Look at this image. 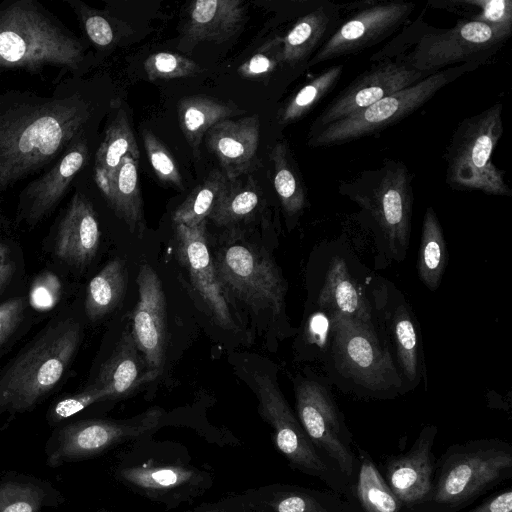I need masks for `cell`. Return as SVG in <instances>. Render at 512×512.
<instances>
[{
    "label": "cell",
    "mask_w": 512,
    "mask_h": 512,
    "mask_svg": "<svg viewBox=\"0 0 512 512\" xmlns=\"http://www.w3.org/2000/svg\"><path fill=\"white\" fill-rule=\"evenodd\" d=\"M97 102L86 81L70 76L50 94L0 92V201L18 182L51 167L90 136Z\"/></svg>",
    "instance_id": "6da1fadb"
},
{
    "label": "cell",
    "mask_w": 512,
    "mask_h": 512,
    "mask_svg": "<svg viewBox=\"0 0 512 512\" xmlns=\"http://www.w3.org/2000/svg\"><path fill=\"white\" fill-rule=\"evenodd\" d=\"M86 41L37 0L0 3V70L40 74L57 67L80 77L90 64Z\"/></svg>",
    "instance_id": "7a4b0ae2"
},
{
    "label": "cell",
    "mask_w": 512,
    "mask_h": 512,
    "mask_svg": "<svg viewBox=\"0 0 512 512\" xmlns=\"http://www.w3.org/2000/svg\"><path fill=\"white\" fill-rule=\"evenodd\" d=\"M511 34L512 30L506 28L464 19L451 28H435L425 23L421 14L406 23L370 61L393 59L428 76L456 65L485 63Z\"/></svg>",
    "instance_id": "3957f363"
},
{
    "label": "cell",
    "mask_w": 512,
    "mask_h": 512,
    "mask_svg": "<svg viewBox=\"0 0 512 512\" xmlns=\"http://www.w3.org/2000/svg\"><path fill=\"white\" fill-rule=\"evenodd\" d=\"M80 323L55 319L0 373V415L32 409L60 382L77 353Z\"/></svg>",
    "instance_id": "277c9868"
},
{
    "label": "cell",
    "mask_w": 512,
    "mask_h": 512,
    "mask_svg": "<svg viewBox=\"0 0 512 512\" xmlns=\"http://www.w3.org/2000/svg\"><path fill=\"white\" fill-rule=\"evenodd\" d=\"M512 478V446L499 438L452 444L436 459L422 512H460Z\"/></svg>",
    "instance_id": "5b68a950"
},
{
    "label": "cell",
    "mask_w": 512,
    "mask_h": 512,
    "mask_svg": "<svg viewBox=\"0 0 512 512\" xmlns=\"http://www.w3.org/2000/svg\"><path fill=\"white\" fill-rule=\"evenodd\" d=\"M327 369L342 389L359 397L392 399L407 393L381 330L333 316Z\"/></svg>",
    "instance_id": "8992f818"
},
{
    "label": "cell",
    "mask_w": 512,
    "mask_h": 512,
    "mask_svg": "<svg viewBox=\"0 0 512 512\" xmlns=\"http://www.w3.org/2000/svg\"><path fill=\"white\" fill-rule=\"evenodd\" d=\"M368 214L382 253L389 261L405 259L412 218V175L401 161L385 159L378 169L362 172L339 187Z\"/></svg>",
    "instance_id": "52a82bcc"
},
{
    "label": "cell",
    "mask_w": 512,
    "mask_h": 512,
    "mask_svg": "<svg viewBox=\"0 0 512 512\" xmlns=\"http://www.w3.org/2000/svg\"><path fill=\"white\" fill-rule=\"evenodd\" d=\"M500 102L463 119L446 151V183L453 190L511 196L512 191L491 156L503 134Z\"/></svg>",
    "instance_id": "ba28073f"
},
{
    "label": "cell",
    "mask_w": 512,
    "mask_h": 512,
    "mask_svg": "<svg viewBox=\"0 0 512 512\" xmlns=\"http://www.w3.org/2000/svg\"><path fill=\"white\" fill-rule=\"evenodd\" d=\"M481 65V63H467L433 73L309 135L308 145L330 147L377 133L406 118L433 98L443 87Z\"/></svg>",
    "instance_id": "9c48e42d"
},
{
    "label": "cell",
    "mask_w": 512,
    "mask_h": 512,
    "mask_svg": "<svg viewBox=\"0 0 512 512\" xmlns=\"http://www.w3.org/2000/svg\"><path fill=\"white\" fill-rule=\"evenodd\" d=\"M252 379L259 414L271 426L277 450L293 469L319 479L346 500L350 492L349 483L310 441L276 380L267 373L259 372L254 373Z\"/></svg>",
    "instance_id": "30bf717a"
},
{
    "label": "cell",
    "mask_w": 512,
    "mask_h": 512,
    "mask_svg": "<svg viewBox=\"0 0 512 512\" xmlns=\"http://www.w3.org/2000/svg\"><path fill=\"white\" fill-rule=\"evenodd\" d=\"M294 391L297 418L308 438L351 485L358 457L352 433L330 389L316 379L300 377Z\"/></svg>",
    "instance_id": "8fae6325"
},
{
    "label": "cell",
    "mask_w": 512,
    "mask_h": 512,
    "mask_svg": "<svg viewBox=\"0 0 512 512\" xmlns=\"http://www.w3.org/2000/svg\"><path fill=\"white\" fill-rule=\"evenodd\" d=\"M213 261L223 291L252 308L269 309L275 316L284 312L286 283L268 256L235 243L223 247Z\"/></svg>",
    "instance_id": "7c38bea8"
},
{
    "label": "cell",
    "mask_w": 512,
    "mask_h": 512,
    "mask_svg": "<svg viewBox=\"0 0 512 512\" xmlns=\"http://www.w3.org/2000/svg\"><path fill=\"white\" fill-rule=\"evenodd\" d=\"M371 297L381 331L407 392L426 379L423 342L417 318L401 291L382 277H373Z\"/></svg>",
    "instance_id": "4fadbf2b"
},
{
    "label": "cell",
    "mask_w": 512,
    "mask_h": 512,
    "mask_svg": "<svg viewBox=\"0 0 512 512\" xmlns=\"http://www.w3.org/2000/svg\"><path fill=\"white\" fill-rule=\"evenodd\" d=\"M163 410L150 408L127 420L87 419L54 431L45 446L46 463L52 468L95 457L115 445L141 436L157 426Z\"/></svg>",
    "instance_id": "5bb4252c"
},
{
    "label": "cell",
    "mask_w": 512,
    "mask_h": 512,
    "mask_svg": "<svg viewBox=\"0 0 512 512\" xmlns=\"http://www.w3.org/2000/svg\"><path fill=\"white\" fill-rule=\"evenodd\" d=\"M415 6V3L406 1L371 2L344 19L308 66L357 54L380 43L408 23Z\"/></svg>",
    "instance_id": "9a60e30c"
},
{
    "label": "cell",
    "mask_w": 512,
    "mask_h": 512,
    "mask_svg": "<svg viewBox=\"0 0 512 512\" xmlns=\"http://www.w3.org/2000/svg\"><path fill=\"white\" fill-rule=\"evenodd\" d=\"M425 77L426 74L393 59L373 62L324 107L311 124L308 136Z\"/></svg>",
    "instance_id": "2e32d148"
},
{
    "label": "cell",
    "mask_w": 512,
    "mask_h": 512,
    "mask_svg": "<svg viewBox=\"0 0 512 512\" xmlns=\"http://www.w3.org/2000/svg\"><path fill=\"white\" fill-rule=\"evenodd\" d=\"M372 276L361 279L344 253L331 252L324 261L315 305L331 314L354 319L381 330L371 297Z\"/></svg>",
    "instance_id": "e0dca14e"
},
{
    "label": "cell",
    "mask_w": 512,
    "mask_h": 512,
    "mask_svg": "<svg viewBox=\"0 0 512 512\" xmlns=\"http://www.w3.org/2000/svg\"><path fill=\"white\" fill-rule=\"evenodd\" d=\"M437 434L436 425L423 426L406 452L389 456L384 464L382 475L387 484L413 512L423 511L432 491Z\"/></svg>",
    "instance_id": "ac0fdd59"
},
{
    "label": "cell",
    "mask_w": 512,
    "mask_h": 512,
    "mask_svg": "<svg viewBox=\"0 0 512 512\" xmlns=\"http://www.w3.org/2000/svg\"><path fill=\"white\" fill-rule=\"evenodd\" d=\"M138 302L132 314V335L154 379L164 367L167 340V306L162 283L153 268L144 263L136 279Z\"/></svg>",
    "instance_id": "d6986e66"
},
{
    "label": "cell",
    "mask_w": 512,
    "mask_h": 512,
    "mask_svg": "<svg viewBox=\"0 0 512 512\" xmlns=\"http://www.w3.org/2000/svg\"><path fill=\"white\" fill-rule=\"evenodd\" d=\"M90 144L89 136L80 139L21 190L17 206L20 221L34 226L58 206L76 177L87 166L91 155Z\"/></svg>",
    "instance_id": "ffe728a7"
},
{
    "label": "cell",
    "mask_w": 512,
    "mask_h": 512,
    "mask_svg": "<svg viewBox=\"0 0 512 512\" xmlns=\"http://www.w3.org/2000/svg\"><path fill=\"white\" fill-rule=\"evenodd\" d=\"M176 244L180 262L188 269L193 286L215 321L224 329H234L235 325L210 255L206 221L194 227L176 225Z\"/></svg>",
    "instance_id": "44dd1931"
},
{
    "label": "cell",
    "mask_w": 512,
    "mask_h": 512,
    "mask_svg": "<svg viewBox=\"0 0 512 512\" xmlns=\"http://www.w3.org/2000/svg\"><path fill=\"white\" fill-rule=\"evenodd\" d=\"M100 236L93 204L83 192L76 190L56 226L55 255L69 265L85 267L97 253Z\"/></svg>",
    "instance_id": "7402d4cb"
},
{
    "label": "cell",
    "mask_w": 512,
    "mask_h": 512,
    "mask_svg": "<svg viewBox=\"0 0 512 512\" xmlns=\"http://www.w3.org/2000/svg\"><path fill=\"white\" fill-rule=\"evenodd\" d=\"M234 499L242 512H355L334 492L291 484L249 489Z\"/></svg>",
    "instance_id": "603a6c76"
},
{
    "label": "cell",
    "mask_w": 512,
    "mask_h": 512,
    "mask_svg": "<svg viewBox=\"0 0 512 512\" xmlns=\"http://www.w3.org/2000/svg\"><path fill=\"white\" fill-rule=\"evenodd\" d=\"M260 141V121L257 115L240 119H225L207 132V145L217 157L228 181L251 169Z\"/></svg>",
    "instance_id": "cb8c5ba5"
},
{
    "label": "cell",
    "mask_w": 512,
    "mask_h": 512,
    "mask_svg": "<svg viewBox=\"0 0 512 512\" xmlns=\"http://www.w3.org/2000/svg\"><path fill=\"white\" fill-rule=\"evenodd\" d=\"M340 10L339 5L324 1L300 17L282 37L283 65H308L316 52L344 21Z\"/></svg>",
    "instance_id": "d4e9b609"
},
{
    "label": "cell",
    "mask_w": 512,
    "mask_h": 512,
    "mask_svg": "<svg viewBox=\"0 0 512 512\" xmlns=\"http://www.w3.org/2000/svg\"><path fill=\"white\" fill-rule=\"evenodd\" d=\"M245 16L241 0H197L188 8L186 32L196 42L222 43L238 32Z\"/></svg>",
    "instance_id": "484cf974"
},
{
    "label": "cell",
    "mask_w": 512,
    "mask_h": 512,
    "mask_svg": "<svg viewBox=\"0 0 512 512\" xmlns=\"http://www.w3.org/2000/svg\"><path fill=\"white\" fill-rule=\"evenodd\" d=\"M359 466L346 501L355 512H413L387 484L370 453L357 446Z\"/></svg>",
    "instance_id": "4316f807"
},
{
    "label": "cell",
    "mask_w": 512,
    "mask_h": 512,
    "mask_svg": "<svg viewBox=\"0 0 512 512\" xmlns=\"http://www.w3.org/2000/svg\"><path fill=\"white\" fill-rule=\"evenodd\" d=\"M138 351L132 332L125 328L95 381L110 391L111 398L127 396L143 383L154 380L148 371H143L144 358Z\"/></svg>",
    "instance_id": "83f0119b"
},
{
    "label": "cell",
    "mask_w": 512,
    "mask_h": 512,
    "mask_svg": "<svg viewBox=\"0 0 512 512\" xmlns=\"http://www.w3.org/2000/svg\"><path fill=\"white\" fill-rule=\"evenodd\" d=\"M130 154L139 161L137 142L125 110L118 109L107 123L103 139L95 150L93 178L105 197L110 181L124 156Z\"/></svg>",
    "instance_id": "f1b7e54d"
},
{
    "label": "cell",
    "mask_w": 512,
    "mask_h": 512,
    "mask_svg": "<svg viewBox=\"0 0 512 512\" xmlns=\"http://www.w3.org/2000/svg\"><path fill=\"white\" fill-rule=\"evenodd\" d=\"M63 501V495L48 481L14 472L0 480V512H41Z\"/></svg>",
    "instance_id": "f546056e"
},
{
    "label": "cell",
    "mask_w": 512,
    "mask_h": 512,
    "mask_svg": "<svg viewBox=\"0 0 512 512\" xmlns=\"http://www.w3.org/2000/svg\"><path fill=\"white\" fill-rule=\"evenodd\" d=\"M138 162L130 154L124 156L111 178L109 191L104 198L130 232L141 234L145 221Z\"/></svg>",
    "instance_id": "4dcf8cb0"
},
{
    "label": "cell",
    "mask_w": 512,
    "mask_h": 512,
    "mask_svg": "<svg viewBox=\"0 0 512 512\" xmlns=\"http://www.w3.org/2000/svg\"><path fill=\"white\" fill-rule=\"evenodd\" d=\"M117 474L127 486L155 498L196 486L202 479L199 471L179 465L127 466Z\"/></svg>",
    "instance_id": "1f68e13d"
},
{
    "label": "cell",
    "mask_w": 512,
    "mask_h": 512,
    "mask_svg": "<svg viewBox=\"0 0 512 512\" xmlns=\"http://www.w3.org/2000/svg\"><path fill=\"white\" fill-rule=\"evenodd\" d=\"M180 129L195 157L203 136L215 124L243 111L237 106L202 95L185 97L177 105Z\"/></svg>",
    "instance_id": "d6a6232c"
},
{
    "label": "cell",
    "mask_w": 512,
    "mask_h": 512,
    "mask_svg": "<svg viewBox=\"0 0 512 512\" xmlns=\"http://www.w3.org/2000/svg\"><path fill=\"white\" fill-rule=\"evenodd\" d=\"M128 272L125 262L113 258L89 282L85 312L90 320H98L114 310L125 295Z\"/></svg>",
    "instance_id": "836d02e7"
},
{
    "label": "cell",
    "mask_w": 512,
    "mask_h": 512,
    "mask_svg": "<svg viewBox=\"0 0 512 512\" xmlns=\"http://www.w3.org/2000/svg\"><path fill=\"white\" fill-rule=\"evenodd\" d=\"M447 263L448 250L441 223L433 207H428L422 222L417 272L430 291L440 286Z\"/></svg>",
    "instance_id": "e575fe53"
},
{
    "label": "cell",
    "mask_w": 512,
    "mask_h": 512,
    "mask_svg": "<svg viewBox=\"0 0 512 512\" xmlns=\"http://www.w3.org/2000/svg\"><path fill=\"white\" fill-rule=\"evenodd\" d=\"M270 159L274 170V188L284 213L288 217L299 216L307 205L306 190L291 161L287 145L277 142L270 152Z\"/></svg>",
    "instance_id": "d590c367"
},
{
    "label": "cell",
    "mask_w": 512,
    "mask_h": 512,
    "mask_svg": "<svg viewBox=\"0 0 512 512\" xmlns=\"http://www.w3.org/2000/svg\"><path fill=\"white\" fill-rule=\"evenodd\" d=\"M228 185L229 181L222 171L211 170L204 181L174 211V223L194 227L206 221Z\"/></svg>",
    "instance_id": "8d00e7d4"
},
{
    "label": "cell",
    "mask_w": 512,
    "mask_h": 512,
    "mask_svg": "<svg viewBox=\"0 0 512 512\" xmlns=\"http://www.w3.org/2000/svg\"><path fill=\"white\" fill-rule=\"evenodd\" d=\"M74 12L86 40L97 50L114 48L127 35L126 25L107 11L95 9L81 0H63Z\"/></svg>",
    "instance_id": "74e56055"
},
{
    "label": "cell",
    "mask_w": 512,
    "mask_h": 512,
    "mask_svg": "<svg viewBox=\"0 0 512 512\" xmlns=\"http://www.w3.org/2000/svg\"><path fill=\"white\" fill-rule=\"evenodd\" d=\"M343 67L342 64L330 66L300 88L280 109L279 123L287 125L308 114L337 85Z\"/></svg>",
    "instance_id": "f35d334b"
},
{
    "label": "cell",
    "mask_w": 512,
    "mask_h": 512,
    "mask_svg": "<svg viewBox=\"0 0 512 512\" xmlns=\"http://www.w3.org/2000/svg\"><path fill=\"white\" fill-rule=\"evenodd\" d=\"M464 16V20L512 30L511 0H451L429 2Z\"/></svg>",
    "instance_id": "ab89813d"
},
{
    "label": "cell",
    "mask_w": 512,
    "mask_h": 512,
    "mask_svg": "<svg viewBox=\"0 0 512 512\" xmlns=\"http://www.w3.org/2000/svg\"><path fill=\"white\" fill-rule=\"evenodd\" d=\"M259 203V195L253 181L244 186H235L233 181L229 185L209 215L218 226H226L249 216Z\"/></svg>",
    "instance_id": "60d3db41"
},
{
    "label": "cell",
    "mask_w": 512,
    "mask_h": 512,
    "mask_svg": "<svg viewBox=\"0 0 512 512\" xmlns=\"http://www.w3.org/2000/svg\"><path fill=\"white\" fill-rule=\"evenodd\" d=\"M144 70L148 78L154 81L192 76L199 73L201 68L193 60L183 55L159 52L146 58Z\"/></svg>",
    "instance_id": "b9f144b4"
},
{
    "label": "cell",
    "mask_w": 512,
    "mask_h": 512,
    "mask_svg": "<svg viewBox=\"0 0 512 512\" xmlns=\"http://www.w3.org/2000/svg\"><path fill=\"white\" fill-rule=\"evenodd\" d=\"M143 145L157 178L178 188H183L182 176L166 146L150 131H142Z\"/></svg>",
    "instance_id": "7bdbcfd3"
},
{
    "label": "cell",
    "mask_w": 512,
    "mask_h": 512,
    "mask_svg": "<svg viewBox=\"0 0 512 512\" xmlns=\"http://www.w3.org/2000/svg\"><path fill=\"white\" fill-rule=\"evenodd\" d=\"M280 65H283L282 37L277 36L266 41L237 71L243 78L259 80L268 77Z\"/></svg>",
    "instance_id": "ee69618b"
},
{
    "label": "cell",
    "mask_w": 512,
    "mask_h": 512,
    "mask_svg": "<svg viewBox=\"0 0 512 512\" xmlns=\"http://www.w3.org/2000/svg\"><path fill=\"white\" fill-rule=\"evenodd\" d=\"M111 398L110 391L97 383L92 384L83 391L64 397L56 402L50 409L48 419L50 423L57 424L98 401Z\"/></svg>",
    "instance_id": "f6af8a7d"
},
{
    "label": "cell",
    "mask_w": 512,
    "mask_h": 512,
    "mask_svg": "<svg viewBox=\"0 0 512 512\" xmlns=\"http://www.w3.org/2000/svg\"><path fill=\"white\" fill-rule=\"evenodd\" d=\"M26 309L27 300L23 296L10 298L0 304V348L16 332Z\"/></svg>",
    "instance_id": "bcb514c9"
},
{
    "label": "cell",
    "mask_w": 512,
    "mask_h": 512,
    "mask_svg": "<svg viewBox=\"0 0 512 512\" xmlns=\"http://www.w3.org/2000/svg\"><path fill=\"white\" fill-rule=\"evenodd\" d=\"M463 512H512V489L506 487L494 492L478 505Z\"/></svg>",
    "instance_id": "7dc6e473"
},
{
    "label": "cell",
    "mask_w": 512,
    "mask_h": 512,
    "mask_svg": "<svg viewBox=\"0 0 512 512\" xmlns=\"http://www.w3.org/2000/svg\"><path fill=\"white\" fill-rule=\"evenodd\" d=\"M15 269L11 248L7 243L0 241V295L12 281Z\"/></svg>",
    "instance_id": "c3c4849f"
},
{
    "label": "cell",
    "mask_w": 512,
    "mask_h": 512,
    "mask_svg": "<svg viewBox=\"0 0 512 512\" xmlns=\"http://www.w3.org/2000/svg\"><path fill=\"white\" fill-rule=\"evenodd\" d=\"M195 512H242L240 506L234 498L227 499L223 503L213 504L207 507H201Z\"/></svg>",
    "instance_id": "681fc988"
}]
</instances>
